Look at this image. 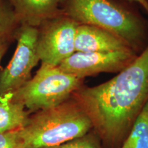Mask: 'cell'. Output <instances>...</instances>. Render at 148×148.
Segmentation results:
<instances>
[{"instance_id":"cell-1","label":"cell","mask_w":148,"mask_h":148,"mask_svg":"<svg viewBox=\"0 0 148 148\" xmlns=\"http://www.w3.org/2000/svg\"><path fill=\"white\" fill-rule=\"evenodd\" d=\"M72 97L91 121L104 148H120L148 101V45L112 79L82 86Z\"/></svg>"},{"instance_id":"cell-2","label":"cell","mask_w":148,"mask_h":148,"mask_svg":"<svg viewBox=\"0 0 148 148\" xmlns=\"http://www.w3.org/2000/svg\"><path fill=\"white\" fill-rule=\"evenodd\" d=\"M63 14L78 24L100 27L126 42L137 54L148 45V23L112 0H64Z\"/></svg>"},{"instance_id":"cell-3","label":"cell","mask_w":148,"mask_h":148,"mask_svg":"<svg viewBox=\"0 0 148 148\" xmlns=\"http://www.w3.org/2000/svg\"><path fill=\"white\" fill-rule=\"evenodd\" d=\"M91 121L76 101L70 99L53 108L29 116L18 130L17 148H48L87 134Z\"/></svg>"},{"instance_id":"cell-4","label":"cell","mask_w":148,"mask_h":148,"mask_svg":"<svg viewBox=\"0 0 148 148\" xmlns=\"http://www.w3.org/2000/svg\"><path fill=\"white\" fill-rule=\"evenodd\" d=\"M84 79L61 70L58 66L41 64L33 77L11 94L29 112L57 106L70 99L84 86Z\"/></svg>"},{"instance_id":"cell-5","label":"cell","mask_w":148,"mask_h":148,"mask_svg":"<svg viewBox=\"0 0 148 148\" xmlns=\"http://www.w3.org/2000/svg\"><path fill=\"white\" fill-rule=\"evenodd\" d=\"M17 46L13 57L0 73V97L11 95L31 78L40 61L37 51L38 28L21 25L16 32Z\"/></svg>"},{"instance_id":"cell-6","label":"cell","mask_w":148,"mask_h":148,"mask_svg":"<svg viewBox=\"0 0 148 148\" xmlns=\"http://www.w3.org/2000/svg\"><path fill=\"white\" fill-rule=\"evenodd\" d=\"M77 25V22L62 14L37 27V51L41 64L58 66L75 52Z\"/></svg>"},{"instance_id":"cell-7","label":"cell","mask_w":148,"mask_h":148,"mask_svg":"<svg viewBox=\"0 0 148 148\" xmlns=\"http://www.w3.org/2000/svg\"><path fill=\"white\" fill-rule=\"evenodd\" d=\"M137 56V53L132 50L75 51L58 67L64 72L85 79L102 73H119L132 63Z\"/></svg>"},{"instance_id":"cell-8","label":"cell","mask_w":148,"mask_h":148,"mask_svg":"<svg viewBox=\"0 0 148 148\" xmlns=\"http://www.w3.org/2000/svg\"><path fill=\"white\" fill-rule=\"evenodd\" d=\"M75 49L81 52L132 50L119 37L100 27L87 24L77 25Z\"/></svg>"},{"instance_id":"cell-9","label":"cell","mask_w":148,"mask_h":148,"mask_svg":"<svg viewBox=\"0 0 148 148\" xmlns=\"http://www.w3.org/2000/svg\"><path fill=\"white\" fill-rule=\"evenodd\" d=\"M21 25L38 27L63 14L64 0H7Z\"/></svg>"},{"instance_id":"cell-10","label":"cell","mask_w":148,"mask_h":148,"mask_svg":"<svg viewBox=\"0 0 148 148\" xmlns=\"http://www.w3.org/2000/svg\"><path fill=\"white\" fill-rule=\"evenodd\" d=\"M29 112L10 95L0 97V132L18 130L27 124Z\"/></svg>"},{"instance_id":"cell-11","label":"cell","mask_w":148,"mask_h":148,"mask_svg":"<svg viewBox=\"0 0 148 148\" xmlns=\"http://www.w3.org/2000/svg\"><path fill=\"white\" fill-rule=\"evenodd\" d=\"M120 148H148V101Z\"/></svg>"},{"instance_id":"cell-12","label":"cell","mask_w":148,"mask_h":148,"mask_svg":"<svg viewBox=\"0 0 148 148\" xmlns=\"http://www.w3.org/2000/svg\"><path fill=\"white\" fill-rule=\"evenodd\" d=\"M19 22L7 0H0V38L13 36Z\"/></svg>"},{"instance_id":"cell-13","label":"cell","mask_w":148,"mask_h":148,"mask_svg":"<svg viewBox=\"0 0 148 148\" xmlns=\"http://www.w3.org/2000/svg\"><path fill=\"white\" fill-rule=\"evenodd\" d=\"M48 148H103L100 140L92 131L80 137Z\"/></svg>"},{"instance_id":"cell-14","label":"cell","mask_w":148,"mask_h":148,"mask_svg":"<svg viewBox=\"0 0 148 148\" xmlns=\"http://www.w3.org/2000/svg\"><path fill=\"white\" fill-rule=\"evenodd\" d=\"M18 130L0 132V148H17Z\"/></svg>"},{"instance_id":"cell-15","label":"cell","mask_w":148,"mask_h":148,"mask_svg":"<svg viewBox=\"0 0 148 148\" xmlns=\"http://www.w3.org/2000/svg\"><path fill=\"white\" fill-rule=\"evenodd\" d=\"M12 36H6L0 38V62L8 49L10 38H12Z\"/></svg>"},{"instance_id":"cell-16","label":"cell","mask_w":148,"mask_h":148,"mask_svg":"<svg viewBox=\"0 0 148 148\" xmlns=\"http://www.w3.org/2000/svg\"><path fill=\"white\" fill-rule=\"evenodd\" d=\"M128 1L132 3H138V5H140L143 8V9H144L146 13L148 14V3L145 0H128Z\"/></svg>"},{"instance_id":"cell-17","label":"cell","mask_w":148,"mask_h":148,"mask_svg":"<svg viewBox=\"0 0 148 148\" xmlns=\"http://www.w3.org/2000/svg\"><path fill=\"white\" fill-rule=\"evenodd\" d=\"M145 1H147V3H148V0H145Z\"/></svg>"}]
</instances>
